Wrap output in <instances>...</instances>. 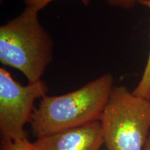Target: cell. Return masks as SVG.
I'll return each instance as SVG.
<instances>
[{"instance_id":"obj_1","label":"cell","mask_w":150,"mask_h":150,"mask_svg":"<svg viewBox=\"0 0 150 150\" xmlns=\"http://www.w3.org/2000/svg\"><path fill=\"white\" fill-rule=\"evenodd\" d=\"M113 87V76L106 73L74 91L45 95L30 122L33 135L40 138L100 121Z\"/></svg>"},{"instance_id":"obj_2","label":"cell","mask_w":150,"mask_h":150,"mask_svg":"<svg viewBox=\"0 0 150 150\" xmlns=\"http://www.w3.org/2000/svg\"><path fill=\"white\" fill-rule=\"evenodd\" d=\"M38 13L26 6L0 27V62L21 72L28 83L42 80L53 59V38L41 24Z\"/></svg>"},{"instance_id":"obj_3","label":"cell","mask_w":150,"mask_h":150,"mask_svg":"<svg viewBox=\"0 0 150 150\" xmlns=\"http://www.w3.org/2000/svg\"><path fill=\"white\" fill-rule=\"evenodd\" d=\"M100 123L107 150H144L150 135V99L114 86Z\"/></svg>"},{"instance_id":"obj_4","label":"cell","mask_w":150,"mask_h":150,"mask_svg":"<svg viewBox=\"0 0 150 150\" xmlns=\"http://www.w3.org/2000/svg\"><path fill=\"white\" fill-rule=\"evenodd\" d=\"M43 81L22 86L5 68H0V134L1 139L18 140L27 138L24 127L31 122L34 102L46 95Z\"/></svg>"},{"instance_id":"obj_5","label":"cell","mask_w":150,"mask_h":150,"mask_svg":"<svg viewBox=\"0 0 150 150\" xmlns=\"http://www.w3.org/2000/svg\"><path fill=\"white\" fill-rule=\"evenodd\" d=\"M34 150H99L104 145L100 121L36 138Z\"/></svg>"},{"instance_id":"obj_6","label":"cell","mask_w":150,"mask_h":150,"mask_svg":"<svg viewBox=\"0 0 150 150\" xmlns=\"http://www.w3.org/2000/svg\"><path fill=\"white\" fill-rule=\"evenodd\" d=\"M138 3L150 10V0H138ZM133 93L137 96L150 99V51L141 79L133 91Z\"/></svg>"},{"instance_id":"obj_7","label":"cell","mask_w":150,"mask_h":150,"mask_svg":"<svg viewBox=\"0 0 150 150\" xmlns=\"http://www.w3.org/2000/svg\"><path fill=\"white\" fill-rule=\"evenodd\" d=\"M0 150H34V148L27 138L18 140L1 139Z\"/></svg>"},{"instance_id":"obj_8","label":"cell","mask_w":150,"mask_h":150,"mask_svg":"<svg viewBox=\"0 0 150 150\" xmlns=\"http://www.w3.org/2000/svg\"><path fill=\"white\" fill-rule=\"evenodd\" d=\"M23 1L26 6L32 7V8L40 11L45 8L47 6L50 4L54 0H23ZM79 1L86 6L91 4V0H79Z\"/></svg>"},{"instance_id":"obj_9","label":"cell","mask_w":150,"mask_h":150,"mask_svg":"<svg viewBox=\"0 0 150 150\" xmlns=\"http://www.w3.org/2000/svg\"><path fill=\"white\" fill-rule=\"evenodd\" d=\"M108 5L122 9L132 8L138 2V0H106Z\"/></svg>"},{"instance_id":"obj_10","label":"cell","mask_w":150,"mask_h":150,"mask_svg":"<svg viewBox=\"0 0 150 150\" xmlns=\"http://www.w3.org/2000/svg\"><path fill=\"white\" fill-rule=\"evenodd\" d=\"M144 150H150V135L148 138V140L147 142H146V145L144 148Z\"/></svg>"}]
</instances>
